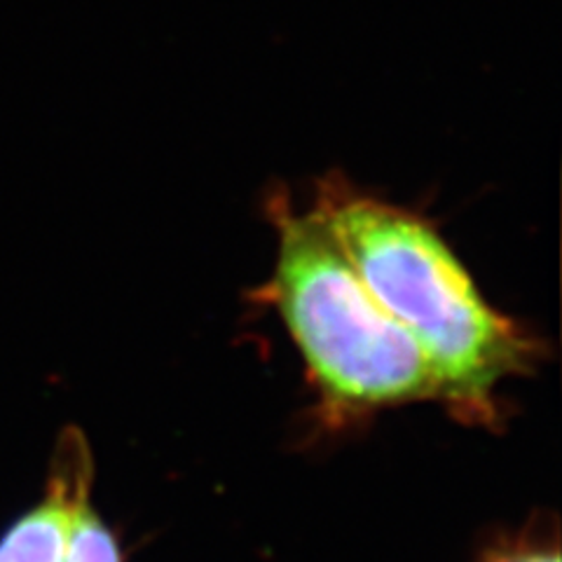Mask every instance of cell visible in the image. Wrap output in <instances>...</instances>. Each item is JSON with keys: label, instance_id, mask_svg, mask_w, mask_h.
Here are the masks:
<instances>
[{"label": "cell", "instance_id": "cell-1", "mask_svg": "<svg viewBox=\"0 0 562 562\" xmlns=\"http://www.w3.org/2000/svg\"><path fill=\"white\" fill-rule=\"evenodd\" d=\"M312 209L427 357L438 401L467 425H492L499 384L535 371L541 338L487 301L448 239L417 211L371 195L340 171L316 181Z\"/></svg>", "mask_w": 562, "mask_h": 562}, {"label": "cell", "instance_id": "cell-3", "mask_svg": "<svg viewBox=\"0 0 562 562\" xmlns=\"http://www.w3.org/2000/svg\"><path fill=\"white\" fill-rule=\"evenodd\" d=\"M94 454L78 427H66L55 452L43 499L16 518L0 537V562H64L70 520L78 504L92 497Z\"/></svg>", "mask_w": 562, "mask_h": 562}, {"label": "cell", "instance_id": "cell-4", "mask_svg": "<svg viewBox=\"0 0 562 562\" xmlns=\"http://www.w3.org/2000/svg\"><path fill=\"white\" fill-rule=\"evenodd\" d=\"M64 562H122L120 543L99 516L92 497L78 504L70 520Z\"/></svg>", "mask_w": 562, "mask_h": 562}, {"label": "cell", "instance_id": "cell-5", "mask_svg": "<svg viewBox=\"0 0 562 562\" xmlns=\"http://www.w3.org/2000/svg\"><path fill=\"white\" fill-rule=\"evenodd\" d=\"M481 562H560L558 539L547 535H527L490 551Z\"/></svg>", "mask_w": 562, "mask_h": 562}, {"label": "cell", "instance_id": "cell-2", "mask_svg": "<svg viewBox=\"0 0 562 562\" xmlns=\"http://www.w3.org/2000/svg\"><path fill=\"white\" fill-rule=\"evenodd\" d=\"M266 211L277 235L274 266L251 295L277 312L301 351L322 415L345 422L438 401L427 357L366 286L316 211H297L284 188L270 192Z\"/></svg>", "mask_w": 562, "mask_h": 562}]
</instances>
